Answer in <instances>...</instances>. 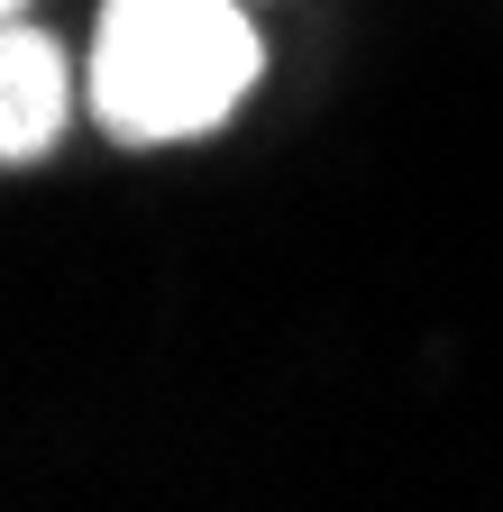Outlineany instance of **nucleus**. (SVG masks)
Masks as SVG:
<instances>
[{
    "instance_id": "obj_1",
    "label": "nucleus",
    "mask_w": 503,
    "mask_h": 512,
    "mask_svg": "<svg viewBox=\"0 0 503 512\" xmlns=\"http://www.w3.org/2000/svg\"><path fill=\"white\" fill-rule=\"evenodd\" d=\"M257 28L238 0H101L92 119L119 147H183L257 92Z\"/></svg>"
},
{
    "instance_id": "obj_3",
    "label": "nucleus",
    "mask_w": 503,
    "mask_h": 512,
    "mask_svg": "<svg viewBox=\"0 0 503 512\" xmlns=\"http://www.w3.org/2000/svg\"><path fill=\"white\" fill-rule=\"evenodd\" d=\"M19 10H28V0H0V19H19Z\"/></svg>"
},
{
    "instance_id": "obj_2",
    "label": "nucleus",
    "mask_w": 503,
    "mask_h": 512,
    "mask_svg": "<svg viewBox=\"0 0 503 512\" xmlns=\"http://www.w3.org/2000/svg\"><path fill=\"white\" fill-rule=\"evenodd\" d=\"M65 101H74L65 46L0 19V165L55 156V138H65Z\"/></svg>"
}]
</instances>
